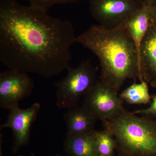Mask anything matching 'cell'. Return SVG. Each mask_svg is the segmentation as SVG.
Here are the masks:
<instances>
[{
	"instance_id": "8fae6325",
	"label": "cell",
	"mask_w": 156,
	"mask_h": 156,
	"mask_svg": "<svg viewBox=\"0 0 156 156\" xmlns=\"http://www.w3.org/2000/svg\"><path fill=\"white\" fill-rule=\"evenodd\" d=\"M151 21V17L149 8L145 3L140 10L132 15L123 24L134 42L138 57L141 43L149 28Z\"/></svg>"
},
{
	"instance_id": "e0dca14e",
	"label": "cell",
	"mask_w": 156,
	"mask_h": 156,
	"mask_svg": "<svg viewBox=\"0 0 156 156\" xmlns=\"http://www.w3.org/2000/svg\"><path fill=\"white\" fill-rule=\"evenodd\" d=\"M145 3L149 8L151 20L156 23V0H150Z\"/></svg>"
},
{
	"instance_id": "3957f363",
	"label": "cell",
	"mask_w": 156,
	"mask_h": 156,
	"mask_svg": "<svg viewBox=\"0 0 156 156\" xmlns=\"http://www.w3.org/2000/svg\"><path fill=\"white\" fill-rule=\"evenodd\" d=\"M105 129L113 135L123 156H156V121L137 116L123 108L103 121Z\"/></svg>"
},
{
	"instance_id": "30bf717a",
	"label": "cell",
	"mask_w": 156,
	"mask_h": 156,
	"mask_svg": "<svg viewBox=\"0 0 156 156\" xmlns=\"http://www.w3.org/2000/svg\"><path fill=\"white\" fill-rule=\"evenodd\" d=\"M64 120L67 127L66 136L93 131L97 120L83 105L69 108Z\"/></svg>"
},
{
	"instance_id": "7a4b0ae2",
	"label": "cell",
	"mask_w": 156,
	"mask_h": 156,
	"mask_svg": "<svg viewBox=\"0 0 156 156\" xmlns=\"http://www.w3.org/2000/svg\"><path fill=\"white\" fill-rule=\"evenodd\" d=\"M76 43L97 56L100 80L117 92L128 79L144 81L137 50L124 25L113 28L92 25L77 37Z\"/></svg>"
},
{
	"instance_id": "277c9868",
	"label": "cell",
	"mask_w": 156,
	"mask_h": 156,
	"mask_svg": "<svg viewBox=\"0 0 156 156\" xmlns=\"http://www.w3.org/2000/svg\"><path fill=\"white\" fill-rule=\"evenodd\" d=\"M66 76L56 83V105L60 108H70L78 106L96 83L97 69L89 60L82 62L75 68H67Z\"/></svg>"
},
{
	"instance_id": "8992f818",
	"label": "cell",
	"mask_w": 156,
	"mask_h": 156,
	"mask_svg": "<svg viewBox=\"0 0 156 156\" xmlns=\"http://www.w3.org/2000/svg\"><path fill=\"white\" fill-rule=\"evenodd\" d=\"M118 92L100 80L84 96L82 105L98 120L110 119L124 108Z\"/></svg>"
},
{
	"instance_id": "52a82bcc",
	"label": "cell",
	"mask_w": 156,
	"mask_h": 156,
	"mask_svg": "<svg viewBox=\"0 0 156 156\" xmlns=\"http://www.w3.org/2000/svg\"><path fill=\"white\" fill-rule=\"evenodd\" d=\"M34 87L27 73L9 69L0 73V107L9 109L31 94Z\"/></svg>"
},
{
	"instance_id": "44dd1931",
	"label": "cell",
	"mask_w": 156,
	"mask_h": 156,
	"mask_svg": "<svg viewBox=\"0 0 156 156\" xmlns=\"http://www.w3.org/2000/svg\"><path fill=\"white\" fill-rule=\"evenodd\" d=\"M123 156L122 155H119V156Z\"/></svg>"
},
{
	"instance_id": "7c38bea8",
	"label": "cell",
	"mask_w": 156,
	"mask_h": 156,
	"mask_svg": "<svg viewBox=\"0 0 156 156\" xmlns=\"http://www.w3.org/2000/svg\"><path fill=\"white\" fill-rule=\"evenodd\" d=\"M95 130L88 133L66 136V151L71 156H98Z\"/></svg>"
},
{
	"instance_id": "5bb4252c",
	"label": "cell",
	"mask_w": 156,
	"mask_h": 156,
	"mask_svg": "<svg viewBox=\"0 0 156 156\" xmlns=\"http://www.w3.org/2000/svg\"><path fill=\"white\" fill-rule=\"evenodd\" d=\"M96 147L98 156H113L117 147L115 139L106 129L95 132Z\"/></svg>"
},
{
	"instance_id": "7402d4cb",
	"label": "cell",
	"mask_w": 156,
	"mask_h": 156,
	"mask_svg": "<svg viewBox=\"0 0 156 156\" xmlns=\"http://www.w3.org/2000/svg\"></svg>"
},
{
	"instance_id": "ba28073f",
	"label": "cell",
	"mask_w": 156,
	"mask_h": 156,
	"mask_svg": "<svg viewBox=\"0 0 156 156\" xmlns=\"http://www.w3.org/2000/svg\"><path fill=\"white\" fill-rule=\"evenodd\" d=\"M41 108L40 103L36 102L26 109L19 106L9 110L6 122L1 125V129L9 128L12 130L14 137L13 151L16 152L29 140L32 125L36 120Z\"/></svg>"
},
{
	"instance_id": "d6986e66",
	"label": "cell",
	"mask_w": 156,
	"mask_h": 156,
	"mask_svg": "<svg viewBox=\"0 0 156 156\" xmlns=\"http://www.w3.org/2000/svg\"><path fill=\"white\" fill-rule=\"evenodd\" d=\"M142 1L146 3L148 2V1H149L150 0H142Z\"/></svg>"
},
{
	"instance_id": "ffe728a7",
	"label": "cell",
	"mask_w": 156,
	"mask_h": 156,
	"mask_svg": "<svg viewBox=\"0 0 156 156\" xmlns=\"http://www.w3.org/2000/svg\"><path fill=\"white\" fill-rule=\"evenodd\" d=\"M61 156V155H57V156Z\"/></svg>"
},
{
	"instance_id": "2e32d148",
	"label": "cell",
	"mask_w": 156,
	"mask_h": 156,
	"mask_svg": "<svg viewBox=\"0 0 156 156\" xmlns=\"http://www.w3.org/2000/svg\"><path fill=\"white\" fill-rule=\"evenodd\" d=\"M152 98L150 105L147 108L137 110L132 112L135 115L140 114L151 117L156 116V95L152 96Z\"/></svg>"
},
{
	"instance_id": "ac0fdd59",
	"label": "cell",
	"mask_w": 156,
	"mask_h": 156,
	"mask_svg": "<svg viewBox=\"0 0 156 156\" xmlns=\"http://www.w3.org/2000/svg\"><path fill=\"white\" fill-rule=\"evenodd\" d=\"M151 86L154 88H156V81H154V82H151L150 83Z\"/></svg>"
},
{
	"instance_id": "9a60e30c",
	"label": "cell",
	"mask_w": 156,
	"mask_h": 156,
	"mask_svg": "<svg viewBox=\"0 0 156 156\" xmlns=\"http://www.w3.org/2000/svg\"><path fill=\"white\" fill-rule=\"evenodd\" d=\"M30 5L34 9L48 13L53 6L58 5H66L77 2L79 0H27Z\"/></svg>"
},
{
	"instance_id": "9c48e42d",
	"label": "cell",
	"mask_w": 156,
	"mask_h": 156,
	"mask_svg": "<svg viewBox=\"0 0 156 156\" xmlns=\"http://www.w3.org/2000/svg\"><path fill=\"white\" fill-rule=\"evenodd\" d=\"M139 58L144 81H156V23L151 20L149 28L141 43Z\"/></svg>"
},
{
	"instance_id": "4fadbf2b",
	"label": "cell",
	"mask_w": 156,
	"mask_h": 156,
	"mask_svg": "<svg viewBox=\"0 0 156 156\" xmlns=\"http://www.w3.org/2000/svg\"><path fill=\"white\" fill-rule=\"evenodd\" d=\"M122 100L131 105L147 104L150 103L151 97L148 83L144 81L134 83L123 90L119 95Z\"/></svg>"
},
{
	"instance_id": "5b68a950",
	"label": "cell",
	"mask_w": 156,
	"mask_h": 156,
	"mask_svg": "<svg viewBox=\"0 0 156 156\" xmlns=\"http://www.w3.org/2000/svg\"><path fill=\"white\" fill-rule=\"evenodd\" d=\"M144 4L142 0H89L92 17L108 28L123 25Z\"/></svg>"
},
{
	"instance_id": "6da1fadb",
	"label": "cell",
	"mask_w": 156,
	"mask_h": 156,
	"mask_svg": "<svg viewBox=\"0 0 156 156\" xmlns=\"http://www.w3.org/2000/svg\"><path fill=\"white\" fill-rule=\"evenodd\" d=\"M70 21L20 4L0 1V61L9 69L46 78L69 66L76 43Z\"/></svg>"
}]
</instances>
